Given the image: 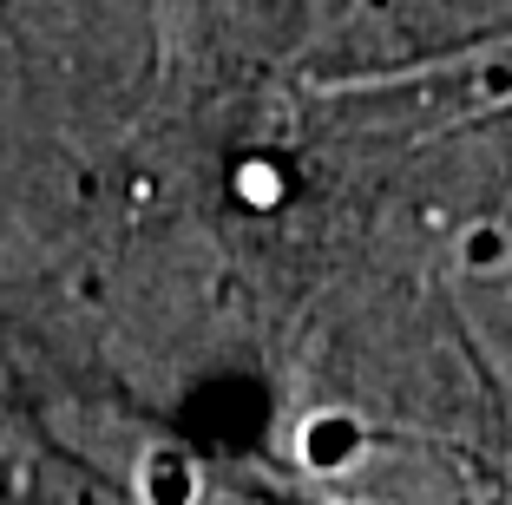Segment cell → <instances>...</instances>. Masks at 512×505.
I'll list each match as a JSON object with an SVG mask.
<instances>
[{"instance_id":"cell-1","label":"cell","mask_w":512,"mask_h":505,"mask_svg":"<svg viewBox=\"0 0 512 505\" xmlns=\"http://www.w3.org/2000/svg\"><path fill=\"white\" fill-rule=\"evenodd\" d=\"M296 446H302V460L316 466V473H342V466L362 460L368 433H362V420H355V414H309V420H302V433H296Z\"/></svg>"},{"instance_id":"cell-4","label":"cell","mask_w":512,"mask_h":505,"mask_svg":"<svg viewBox=\"0 0 512 505\" xmlns=\"http://www.w3.org/2000/svg\"><path fill=\"white\" fill-rule=\"evenodd\" d=\"M237 197L256 204V210H270L276 197H283V171H276V164H243L237 171Z\"/></svg>"},{"instance_id":"cell-3","label":"cell","mask_w":512,"mask_h":505,"mask_svg":"<svg viewBox=\"0 0 512 505\" xmlns=\"http://www.w3.org/2000/svg\"><path fill=\"white\" fill-rule=\"evenodd\" d=\"M460 263H467L473 276H499V269L512 263V237L499 223H473L467 237H460Z\"/></svg>"},{"instance_id":"cell-2","label":"cell","mask_w":512,"mask_h":505,"mask_svg":"<svg viewBox=\"0 0 512 505\" xmlns=\"http://www.w3.org/2000/svg\"><path fill=\"white\" fill-rule=\"evenodd\" d=\"M138 492H145V505H191L197 499V466L184 460L178 446H158L138 466Z\"/></svg>"}]
</instances>
